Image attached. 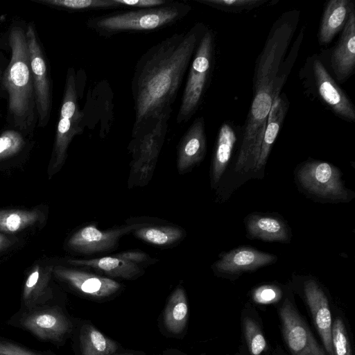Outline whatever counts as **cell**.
I'll list each match as a JSON object with an SVG mask.
<instances>
[{
  "label": "cell",
  "mask_w": 355,
  "mask_h": 355,
  "mask_svg": "<svg viewBox=\"0 0 355 355\" xmlns=\"http://www.w3.org/2000/svg\"><path fill=\"white\" fill-rule=\"evenodd\" d=\"M282 297L281 289L275 285H263L256 288L252 293L254 302L267 304L278 301Z\"/></svg>",
  "instance_id": "cell-36"
},
{
  "label": "cell",
  "mask_w": 355,
  "mask_h": 355,
  "mask_svg": "<svg viewBox=\"0 0 355 355\" xmlns=\"http://www.w3.org/2000/svg\"><path fill=\"white\" fill-rule=\"evenodd\" d=\"M207 29L203 23H196L188 31L162 40L139 58L131 81L133 128L162 113H172L184 77Z\"/></svg>",
  "instance_id": "cell-1"
},
{
  "label": "cell",
  "mask_w": 355,
  "mask_h": 355,
  "mask_svg": "<svg viewBox=\"0 0 355 355\" xmlns=\"http://www.w3.org/2000/svg\"><path fill=\"white\" fill-rule=\"evenodd\" d=\"M304 34V28H302L300 33L297 35L295 43H293V45L290 51L289 55L285 60H283L279 66L273 86L272 101L277 99L280 95L282 89L283 88V86L286 83L287 78L288 77L297 56L300 46L303 40Z\"/></svg>",
  "instance_id": "cell-31"
},
{
  "label": "cell",
  "mask_w": 355,
  "mask_h": 355,
  "mask_svg": "<svg viewBox=\"0 0 355 355\" xmlns=\"http://www.w3.org/2000/svg\"><path fill=\"white\" fill-rule=\"evenodd\" d=\"M243 329L250 353L260 355L266 347V341L259 327L252 319L245 318L243 320Z\"/></svg>",
  "instance_id": "cell-34"
},
{
  "label": "cell",
  "mask_w": 355,
  "mask_h": 355,
  "mask_svg": "<svg viewBox=\"0 0 355 355\" xmlns=\"http://www.w3.org/2000/svg\"><path fill=\"white\" fill-rule=\"evenodd\" d=\"M171 114L162 113L132 128L128 147L132 157L131 172H141L143 181L153 172L168 132Z\"/></svg>",
  "instance_id": "cell-7"
},
{
  "label": "cell",
  "mask_w": 355,
  "mask_h": 355,
  "mask_svg": "<svg viewBox=\"0 0 355 355\" xmlns=\"http://www.w3.org/2000/svg\"><path fill=\"white\" fill-rule=\"evenodd\" d=\"M279 314L284 340L293 355H326L289 300H285Z\"/></svg>",
  "instance_id": "cell-12"
},
{
  "label": "cell",
  "mask_w": 355,
  "mask_h": 355,
  "mask_svg": "<svg viewBox=\"0 0 355 355\" xmlns=\"http://www.w3.org/2000/svg\"><path fill=\"white\" fill-rule=\"evenodd\" d=\"M53 266H33L24 282L22 300L29 311L44 304L52 297L50 287Z\"/></svg>",
  "instance_id": "cell-23"
},
{
  "label": "cell",
  "mask_w": 355,
  "mask_h": 355,
  "mask_svg": "<svg viewBox=\"0 0 355 355\" xmlns=\"http://www.w3.org/2000/svg\"><path fill=\"white\" fill-rule=\"evenodd\" d=\"M288 106V101L284 94L282 96L279 95L277 99L272 101L267 119L259 155L252 171L254 178L260 179L263 176L265 166L270 152L283 124Z\"/></svg>",
  "instance_id": "cell-21"
},
{
  "label": "cell",
  "mask_w": 355,
  "mask_h": 355,
  "mask_svg": "<svg viewBox=\"0 0 355 355\" xmlns=\"http://www.w3.org/2000/svg\"><path fill=\"white\" fill-rule=\"evenodd\" d=\"M42 218L39 209H0V232L13 234L34 225Z\"/></svg>",
  "instance_id": "cell-29"
},
{
  "label": "cell",
  "mask_w": 355,
  "mask_h": 355,
  "mask_svg": "<svg viewBox=\"0 0 355 355\" xmlns=\"http://www.w3.org/2000/svg\"><path fill=\"white\" fill-rule=\"evenodd\" d=\"M69 264L87 267L110 277L133 279L144 273L143 266L123 258L119 254L88 259H69Z\"/></svg>",
  "instance_id": "cell-22"
},
{
  "label": "cell",
  "mask_w": 355,
  "mask_h": 355,
  "mask_svg": "<svg viewBox=\"0 0 355 355\" xmlns=\"http://www.w3.org/2000/svg\"><path fill=\"white\" fill-rule=\"evenodd\" d=\"M0 80H1V69H0Z\"/></svg>",
  "instance_id": "cell-41"
},
{
  "label": "cell",
  "mask_w": 355,
  "mask_h": 355,
  "mask_svg": "<svg viewBox=\"0 0 355 355\" xmlns=\"http://www.w3.org/2000/svg\"><path fill=\"white\" fill-rule=\"evenodd\" d=\"M312 69L315 87L322 101L339 117L354 121V104L337 85L320 59L315 58L313 60Z\"/></svg>",
  "instance_id": "cell-15"
},
{
  "label": "cell",
  "mask_w": 355,
  "mask_h": 355,
  "mask_svg": "<svg viewBox=\"0 0 355 355\" xmlns=\"http://www.w3.org/2000/svg\"><path fill=\"white\" fill-rule=\"evenodd\" d=\"M8 39L11 58L2 83L8 93V110L15 126L30 130L35 123L37 110L26 32L14 27Z\"/></svg>",
  "instance_id": "cell-3"
},
{
  "label": "cell",
  "mask_w": 355,
  "mask_h": 355,
  "mask_svg": "<svg viewBox=\"0 0 355 355\" xmlns=\"http://www.w3.org/2000/svg\"><path fill=\"white\" fill-rule=\"evenodd\" d=\"M331 64L336 78L347 80L355 69V10L350 13L338 42L331 54Z\"/></svg>",
  "instance_id": "cell-19"
},
{
  "label": "cell",
  "mask_w": 355,
  "mask_h": 355,
  "mask_svg": "<svg viewBox=\"0 0 355 355\" xmlns=\"http://www.w3.org/2000/svg\"><path fill=\"white\" fill-rule=\"evenodd\" d=\"M342 174L334 164L319 160L303 162L296 171V179L310 195L332 202H349L355 196L345 187Z\"/></svg>",
  "instance_id": "cell-8"
},
{
  "label": "cell",
  "mask_w": 355,
  "mask_h": 355,
  "mask_svg": "<svg viewBox=\"0 0 355 355\" xmlns=\"http://www.w3.org/2000/svg\"><path fill=\"white\" fill-rule=\"evenodd\" d=\"M80 341L83 355H111L117 349L114 341L91 324L83 326Z\"/></svg>",
  "instance_id": "cell-28"
},
{
  "label": "cell",
  "mask_w": 355,
  "mask_h": 355,
  "mask_svg": "<svg viewBox=\"0 0 355 355\" xmlns=\"http://www.w3.org/2000/svg\"><path fill=\"white\" fill-rule=\"evenodd\" d=\"M12 241L5 234L0 233V252L12 245Z\"/></svg>",
  "instance_id": "cell-40"
},
{
  "label": "cell",
  "mask_w": 355,
  "mask_h": 355,
  "mask_svg": "<svg viewBox=\"0 0 355 355\" xmlns=\"http://www.w3.org/2000/svg\"><path fill=\"white\" fill-rule=\"evenodd\" d=\"M246 236L250 239L287 243L291 241V230L281 217L262 213H252L244 219Z\"/></svg>",
  "instance_id": "cell-20"
},
{
  "label": "cell",
  "mask_w": 355,
  "mask_h": 355,
  "mask_svg": "<svg viewBox=\"0 0 355 355\" xmlns=\"http://www.w3.org/2000/svg\"><path fill=\"white\" fill-rule=\"evenodd\" d=\"M53 275L77 291L95 298L112 295L121 287L112 278L76 268L53 266Z\"/></svg>",
  "instance_id": "cell-14"
},
{
  "label": "cell",
  "mask_w": 355,
  "mask_h": 355,
  "mask_svg": "<svg viewBox=\"0 0 355 355\" xmlns=\"http://www.w3.org/2000/svg\"><path fill=\"white\" fill-rule=\"evenodd\" d=\"M31 72L35 92L38 125L48 123L52 107V83L44 52L38 41L34 26L26 32Z\"/></svg>",
  "instance_id": "cell-9"
},
{
  "label": "cell",
  "mask_w": 355,
  "mask_h": 355,
  "mask_svg": "<svg viewBox=\"0 0 355 355\" xmlns=\"http://www.w3.org/2000/svg\"><path fill=\"white\" fill-rule=\"evenodd\" d=\"M37 2L73 12L119 8L114 0H38Z\"/></svg>",
  "instance_id": "cell-30"
},
{
  "label": "cell",
  "mask_w": 355,
  "mask_h": 355,
  "mask_svg": "<svg viewBox=\"0 0 355 355\" xmlns=\"http://www.w3.org/2000/svg\"><path fill=\"white\" fill-rule=\"evenodd\" d=\"M303 290L323 345L329 355H334L332 320L327 297L318 283L311 277L306 278L304 282Z\"/></svg>",
  "instance_id": "cell-18"
},
{
  "label": "cell",
  "mask_w": 355,
  "mask_h": 355,
  "mask_svg": "<svg viewBox=\"0 0 355 355\" xmlns=\"http://www.w3.org/2000/svg\"><path fill=\"white\" fill-rule=\"evenodd\" d=\"M21 325L37 338L60 341L71 329V324L57 307L31 311L21 320Z\"/></svg>",
  "instance_id": "cell-16"
},
{
  "label": "cell",
  "mask_w": 355,
  "mask_h": 355,
  "mask_svg": "<svg viewBox=\"0 0 355 355\" xmlns=\"http://www.w3.org/2000/svg\"><path fill=\"white\" fill-rule=\"evenodd\" d=\"M207 151L205 123L196 118L182 137L177 148V168L180 174L190 171L204 159Z\"/></svg>",
  "instance_id": "cell-17"
},
{
  "label": "cell",
  "mask_w": 355,
  "mask_h": 355,
  "mask_svg": "<svg viewBox=\"0 0 355 355\" xmlns=\"http://www.w3.org/2000/svg\"><path fill=\"white\" fill-rule=\"evenodd\" d=\"M0 355H39L12 343L0 341Z\"/></svg>",
  "instance_id": "cell-39"
},
{
  "label": "cell",
  "mask_w": 355,
  "mask_h": 355,
  "mask_svg": "<svg viewBox=\"0 0 355 355\" xmlns=\"http://www.w3.org/2000/svg\"><path fill=\"white\" fill-rule=\"evenodd\" d=\"M192 6L185 1L169 0L150 8L128 9L89 17L87 28L110 38L121 33H148L171 26L186 17Z\"/></svg>",
  "instance_id": "cell-4"
},
{
  "label": "cell",
  "mask_w": 355,
  "mask_h": 355,
  "mask_svg": "<svg viewBox=\"0 0 355 355\" xmlns=\"http://www.w3.org/2000/svg\"><path fill=\"white\" fill-rule=\"evenodd\" d=\"M277 259L275 254L259 251L251 246H241L220 254L212 268L216 274L220 276H239L243 272L255 271L272 264Z\"/></svg>",
  "instance_id": "cell-13"
},
{
  "label": "cell",
  "mask_w": 355,
  "mask_h": 355,
  "mask_svg": "<svg viewBox=\"0 0 355 355\" xmlns=\"http://www.w3.org/2000/svg\"><path fill=\"white\" fill-rule=\"evenodd\" d=\"M137 239L158 247H169L184 239L186 232L182 227L168 224L148 223L132 232Z\"/></svg>",
  "instance_id": "cell-26"
},
{
  "label": "cell",
  "mask_w": 355,
  "mask_h": 355,
  "mask_svg": "<svg viewBox=\"0 0 355 355\" xmlns=\"http://www.w3.org/2000/svg\"><path fill=\"white\" fill-rule=\"evenodd\" d=\"M215 59V35L211 29L203 34L192 58L176 122L189 121L196 113L208 88Z\"/></svg>",
  "instance_id": "cell-6"
},
{
  "label": "cell",
  "mask_w": 355,
  "mask_h": 355,
  "mask_svg": "<svg viewBox=\"0 0 355 355\" xmlns=\"http://www.w3.org/2000/svg\"><path fill=\"white\" fill-rule=\"evenodd\" d=\"M207 6L227 12L251 10L266 3L268 0H195Z\"/></svg>",
  "instance_id": "cell-32"
},
{
  "label": "cell",
  "mask_w": 355,
  "mask_h": 355,
  "mask_svg": "<svg viewBox=\"0 0 355 355\" xmlns=\"http://www.w3.org/2000/svg\"><path fill=\"white\" fill-rule=\"evenodd\" d=\"M237 141L234 127L223 123L218 130L212 157L210 178L211 188H216L229 164Z\"/></svg>",
  "instance_id": "cell-25"
},
{
  "label": "cell",
  "mask_w": 355,
  "mask_h": 355,
  "mask_svg": "<svg viewBox=\"0 0 355 355\" xmlns=\"http://www.w3.org/2000/svg\"><path fill=\"white\" fill-rule=\"evenodd\" d=\"M169 0H114L119 8L144 9L166 4Z\"/></svg>",
  "instance_id": "cell-37"
},
{
  "label": "cell",
  "mask_w": 355,
  "mask_h": 355,
  "mask_svg": "<svg viewBox=\"0 0 355 355\" xmlns=\"http://www.w3.org/2000/svg\"><path fill=\"white\" fill-rule=\"evenodd\" d=\"M114 94L106 80L96 82L90 87L82 112L83 130L98 129L101 138H105L112 129L114 121Z\"/></svg>",
  "instance_id": "cell-11"
},
{
  "label": "cell",
  "mask_w": 355,
  "mask_h": 355,
  "mask_svg": "<svg viewBox=\"0 0 355 355\" xmlns=\"http://www.w3.org/2000/svg\"><path fill=\"white\" fill-rule=\"evenodd\" d=\"M354 10V4L350 0H330L326 3L318 31L321 45L330 43L343 30Z\"/></svg>",
  "instance_id": "cell-24"
},
{
  "label": "cell",
  "mask_w": 355,
  "mask_h": 355,
  "mask_svg": "<svg viewBox=\"0 0 355 355\" xmlns=\"http://www.w3.org/2000/svg\"><path fill=\"white\" fill-rule=\"evenodd\" d=\"M121 355H131V354H121Z\"/></svg>",
  "instance_id": "cell-42"
},
{
  "label": "cell",
  "mask_w": 355,
  "mask_h": 355,
  "mask_svg": "<svg viewBox=\"0 0 355 355\" xmlns=\"http://www.w3.org/2000/svg\"><path fill=\"white\" fill-rule=\"evenodd\" d=\"M25 141L21 133L7 130L0 135V161L17 154L24 146Z\"/></svg>",
  "instance_id": "cell-33"
},
{
  "label": "cell",
  "mask_w": 355,
  "mask_h": 355,
  "mask_svg": "<svg viewBox=\"0 0 355 355\" xmlns=\"http://www.w3.org/2000/svg\"><path fill=\"white\" fill-rule=\"evenodd\" d=\"M148 223H129L108 230H99L96 224H89L75 232L68 239L67 248L83 254H95L112 250L119 245V239Z\"/></svg>",
  "instance_id": "cell-10"
},
{
  "label": "cell",
  "mask_w": 355,
  "mask_h": 355,
  "mask_svg": "<svg viewBox=\"0 0 355 355\" xmlns=\"http://www.w3.org/2000/svg\"><path fill=\"white\" fill-rule=\"evenodd\" d=\"M331 342L334 355H352L345 327L340 318H336L332 324Z\"/></svg>",
  "instance_id": "cell-35"
},
{
  "label": "cell",
  "mask_w": 355,
  "mask_h": 355,
  "mask_svg": "<svg viewBox=\"0 0 355 355\" xmlns=\"http://www.w3.org/2000/svg\"><path fill=\"white\" fill-rule=\"evenodd\" d=\"M298 19L299 12L296 10L282 15L272 26L257 60L253 77V98L234 167L236 172L252 171L257 164L272 103L275 80Z\"/></svg>",
  "instance_id": "cell-2"
},
{
  "label": "cell",
  "mask_w": 355,
  "mask_h": 355,
  "mask_svg": "<svg viewBox=\"0 0 355 355\" xmlns=\"http://www.w3.org/2000/svg\"><path fill=\"white\" fill-rule=\"evenodd\" d=\"M188 318V304L182 286H178L170 296L164 310V321L167 329L180 334L184 329Z\"/></svg>",
  "instance_id": "cell-27"
},
{
  "label": "cell",
  "mask_w": 355,
  "mask_h": 355,
  "mask_svg": "<svg viewBox=\"0 0 355 355\" xmlns=\"http://www.w3.org/2000/svg\"><path fill=\"white\" fill-rule=\"evenodd\" d=\"M118 254L123 258L143 267L153 264L154 261H157V259L150 257L148 254L138 250H126Z\"/></svg>",
  "instance_id": "cell-38"
},
{
  "label": "cell",
  "mask_w": 355,
  "mask_h": 355,
  "mask_svg": "<svg viewBox=\"0 0 355 355\" xmlns=\"http://www.w3.org/2000/svg\"><path fill=\"white\" fill-rule=\"evenodd\" d=\"M86 79L84 71L76 72L73 67L68 68L53 150V171L62 167L72 139L84 131L79 99L83 96Z\"/></svg>",
  "instance_id": "cell-5"
}]
</instances>
